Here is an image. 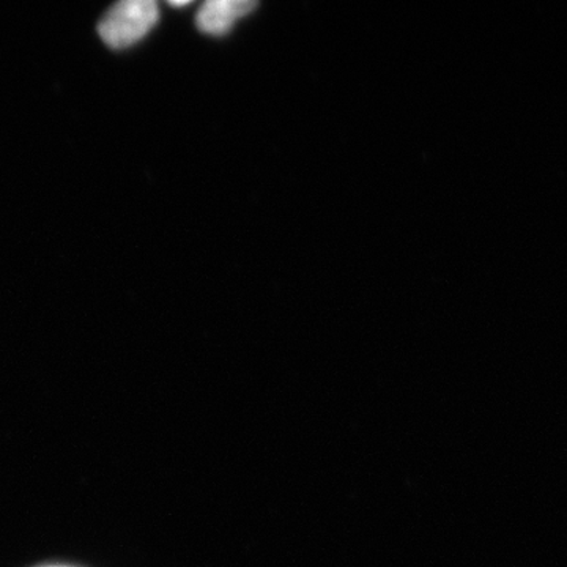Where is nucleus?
<instances>
[{"instance_id":"nucleus-1","label":"nucleus","mask_w":567,"mask_h":567,"mask_svg":"<svg viewBox=\"0 0 567 567\" xmlns=\"http://www.w3.org/2000/svg\"><path fill=\"white\" fill-rule=\"evenodd\" d=\"M158 17V7L152 0H123L111 7L100 21V37L112 50H125L144 39Z\"/></svg>"},{"instance_id":"nucleus-2","label":"nucleus","mask_w":567,"mask_h":567,"mask_svg":"<svg viewBox=\"0 0 567 567\" xmlns=\"http://www.w3.org/2000/svg\"><path fill=\"white\" fill-rule=\"evenodd\" d=\"M256 9V2L249 0H208L200 7L196 17L199 31L207 35H226L246 14Z\"/></svg>"},{"instance_id":"nucleus-3","label":"nucleus","mask_w":567,"mask_h":567,"mask_svg":"<svg viewBox=\"0 0 567 567\" xmlns=\"http://www.w3.org/2000/svg\"><path fill=\"white\" fill-rule=\"evenodd\" d=\"M188 0H185V2H171V6L173 7H185L188 6Z\"/></svg>"}]
</instances>
